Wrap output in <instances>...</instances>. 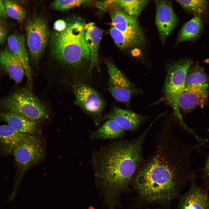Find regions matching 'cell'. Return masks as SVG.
<instances>
[{"label": "cell", "instance_id": "cell-1", "mask_svg": "<svg viewBox=\"0 0 209 209\" xmlns=\"http://www.w3.org/2000/svg\"><path fill=\"white\" fill-rule=\"evenodd\" d=\"M156 137L152 152L133 179L144 200L161 204L176 197L183 184L193 178L191 159L194 148L171 133L161 132Z\"/></svg>", "mask_w": 209, "mask_h": 209}, {"label": "cell", "instance_id": "cell-2", "mask_svg": "<svg viewBox=\"0 0 209 209\" xmlns=\"http://www.w3.org/2000/svg\"><path fill=\"white\" fill-rule=\"evenodd\" d=\"M153 123L134 139L113 143L93 154L96 179L109 209H115L144 160L143 145Z\"/></svg>", "mask_w": 209, "mask_h": 209}, {"label": "cell", "instance_id": "cell-3", "mask_svg": "<svg viewBox=\"0 0 209 209\" xmlns=\"http://www.w3.org/2000/svg\"><path fill=\"white\" fill-rule=\"evenodd\" d=\"M84 25L82 21L70 23L64 30L54 33L51 41V50L55 58L74 69L82 79L86 78L93 70L83 35Z\"/></svg>", "mask_w": 209, "mask_h": 209}, {"label": "cell", "instance_id": "cell-4", "mask_svg": "<svg viewBox=\"0 0 209 209\" xmlns=\"http://www.w3.org/2000/svg\"><path fill=\"white\" fill-rule=\"evenodd\" d=\"M2 111L20 115L39 123L48 116L45 105L32 93L30 88H21L0 100Z\"/></svg>", "mask_w": 209, "mask_h": 209}, {"label": "cell", "instance_id": "cell-5", "mask_svg": "<svg viewBox=\"0 0 209 209\" xmlns=\"http://www.w3.org/2000/svg\"><path fill=\"white\" fill-rule=\"evenodd\" d=\"M12 153L20 177L28 169L43 160L45 154L41 139L36 135L30 134L15 147Z\"/></svg>", "mask_w": 209, "mask_h": 209}, {"label": "cell", "instance_id": "cell-6", "mask_svg": "<svg viewBox=\"0 0 209 209\" xmlns=\"http://www.w3.org/2000/svg\"><path fill=\"white\" fill-rule=\"evenodd\" d=\"M192 64L189 59L181 58L172 61L166 67L164 91L169 102L176 111V114H179L177 99L185 87L187 72Z\"/></svg>", "mask_w": 209, "mask_h": 209}, {"label": "cell", "instance_id": "cell-7", "mask_svg": "<svg viewBox=\"0 0 209 209\" xmlns=\"http://www.w3.org/2000/svg\"><path fill=\"white\" fill-rule=\"evenodd\" d=\"M75 95V103L92 118L98 125L102 119L105 102L96 90L82 82L72 85Z\"/></svg>", "mask_w": 209, "mask_h": 209}, {"label": "cell", "instance_id": "cell-8", "mask_svg": "<svg viewBox=\"0 0 209 209\" xmlns=\"http://www.w3.org/2000/svg\"><path fill=\"white\" fill-rule=\"evenodd\" d=\"M25 28L30 59L35 64L47 44L50 35L48 27L44 19L36 17L26 22Z\"/></svg>", "mask_w": 209, "mask_h": 209}, {"label": "cell", "instance_id": "cell-9", "mask_svg": "<svg viewBox=\"0 0 209 209\" xmlns=\"http://www.w3.org/2000/svg\"><path fill=\"white\" fill-rule=\"evenodd\" d=\"M105 64L109 75L108 89L116 100L129 105L136 90L127 77L111 61L107 60Z\"/></svg>", "mask_w": 209, "mask_h": 209}, {"label": "cell", "instance_id": "cell-10", "mask_svg": "<svg viewBox=\"0 0 209 209\" xmlns=\"http://www.w3.org/2000/svg\"><path fill=\"white\" fill-rule=\"evenodd\" d=\"M154 1L156 8L155 23L160 39L164 43L179 23V20L170 1Z\"/></svg>", "mask_w": 209, "mask_h": 209}, {"label": "cell", "instance_id": "cell-11", "mask_svg": "<svg viewBox=\"0 0 209 209\" xmlns=\"http://www.w3.org/2000/svg\"><path fill=\"white\" fill-rule=\"evenodd\" d=\"M208 94V89L185 87L177 99L178 109H181L186 114L197 107H203L206 102Z\"/></svg>", "mask_w": 209, "mask_h": 209}, {"label": "cell", "instance_id": "cell-12", "mask_svg": "<svg viewBox=\"0 0 209 209\" xmlns=\"http://www.w3.org/2000/svg\"><path fill=\"white\" fill-rule=\"evenodd\" d=\"M146 119L142 116L130 110L115 107L102 119H112L115 121L125 131H133L138 129Z\"/></svg>", "mask_w": 209, "mask_h": 209}, {"label": "cell", "instance_id": "cell-13", "mask_svg": "<svg viewBox=\"0 0 209 209\" xmlns=\"http://www.w3.org/2000/svg\"><path fill=\"white\" fill-rule=\"evenodd\" d=\"M179 209H209V195L207 190L192 183L180 199Z\"/></svg>", "mask_w": 209, "mask_h": 209}, {"label": "cell", "instance_id": "cell-14", "mask_svg": "<svg viewBox=\"0 0 209 209\" xmlns=\"http://www.w3.org/2000/svg\"><path fill=\"white\" fill-rule=\"evenodd\" d=\"M111 14L113 27L128 35L145 40L143 30L136 19L116 7Z\"/></svg>", "mask_w": 209, "mask_h": 209}, {"label": "cell", "instance_id": "cell-15", "mask_svg": "<svg viewBox=\"0 0 209 209\" xmlns=\"http://www.w3.org/2000/svg\"><path fill=\"white\" fill-rule=\"evenodd\" d=\"M8 48L18 59L25 71L29 84L32 82L31 70L29 62V55L25 46L24 37L19 33L14 32L7 39Z\"/></svg>", "mask_w": 209, "mask_h": 209}, {"label": "cell", "instance_id": "cell-16", "mask_svg": "<svg viewBox=\"0 0 209 209\" xmlns=\"http://www.w3.org/2000/svg\"><path fill=\"white\" fill-rule=\"evenodd\" d=\"M84 40L89 49L92 69L96 67L99 70L98 54L103 30L93 22L85 24L83 30Z\"/></svg>", "mask_w": 209, "mask_h": 209}, {"label": "cell", "instance_id": "cell-17", "mask_svg": "<svg viewBox=\"0 0 209 209\" xmlns=\"http://www.w3.org/2000/svg\"><path fill=\"white\" fill-rule=\"evenodd\" d=\"M0 119L21 133L36 135L41 131L38 123L14 113L0 111Z\"/></svg>", "mask_w": 209, "mask_h": 209}, {"label": "cell", "instance_id": "cell-18", "mask_svg": "<svg viewBox=\"0 0 209 209\" xmlns=\"http://www.w3.org/2000/svg\"><path fill=\"white\" fill-rule=\"evenodd\" d=\"M0 65L16 84L20 83L26 75L20 62L8 47L0 51Z\"/></svg>", "mask_w": 209, "mask_h": 209}, {"label": "cell", "instance_id": "cell-19", "mask_svg": "<svg viewBox=\"0 0 209 209\" xmlns=\"http://www.w3.org/2000/svg\"><path fill=\"white\" fill-rule=\"evenodd\" d=\"M28 134L20 133L8 125H0V149L5 155L12 153L15 147Z\"/></svg>", "mask_w": 209, "mask_h": 209}, {"label": "cell", "instance_id": "cell-20", "mask_svg": "<svg viewBox=\"0 0 209 209\" xmlns=\"http://www.w3.org/2000/svg\"><path fill=\"white\" fill-rule=\"evenodd\" d=\"M148 1L144 0H111L105 1L102 3L104 9L112 6L136 19Z\"/></svg>", "mask_w": 209, "mask_h": 209}, {"label": "cell", "instance_id": "cell-21", "mask_svg": "<svg viewBox=\"0 0 209 209\" xmlns=\"http://www.w3.org/2000/svg\"><path fill=\"white\" fill-rule=\"evenodd\" d=\"M125 131L115 121L108 119L98 129L91 133L90 138L93 140L119 138L123 137Z\"/></svg>", "mask_w": 209, "mask_h": 209}, {"label": "cell", "instance_id": "cell-22", "mask_svg": "<svg viewBox=\"0 0 209 209\" xmlns=\"http://www.w3.org/2000/svg\"><path fill=\"white\" fill-rule=\"evenodd\" d=\"M203 24L201 17L194 16L185 23L178 34L176 43L193 40L198 37L202 30Z\"/></svg>", "mask_w": 209, "mask_h": 209}, {"label": "cell", "instance_id": "cell-23", "mask_svg": "<svg viewBox=\"0 0 209 209\" xmlns=\"http://www.w3.org/2000/svg\"><path fill=\"white\" fill-rule=\"evenodd\" d=\"M185 87H194L208 89L209 76L201 66L197 64L192 65L187 72Z\"/></svg>", "mask_w": 209, "mask_h": 209}, {"label": "cell", "instance_id": "cell-24", "mask_svg": "<svg viewBox=\"0 0 209 209\" xmlns=\"http://www.w3.org/2000/svg\"><path fill=\"white\" fill-rule=\"evenodd\" d=\"M110 34L117 46L124 50L131 46L142 44L145 40L129 36L112 27L110 30Z\"/></svg>", "mask_w": 209, "mask_h": 209}, {"label": "cell", "instance_id": "cell-25", "mask_svg": "<svg viewBox=\"0 0 209 209\" xmlns=\"http://www.w3.org/2000/svg\"><path fill=\"white\" fill-rule=\"evenodd\" d=\"M183 9L195 16L201 17L206 13L208 7L207 1L185 0L176 1Z\"/></svg>", "mask_w": 209, "mask_h": 209}, {"label": "cell", "instance_id": "cell-26", "mask_svg": "<svg viewBox=\"0 0 209 209\" xmlns=\"http://www.w3.org/2000/svg\"><path fill=\"white\" fill-rule=\"evenodd\" d=\"M6 12L8 16L21 22L24 19L25 10L17 2L11 0L3 1Z\"/></svg>", "mask_w": 209, "mask_h": 209}, {"label": "cell", "instance_id": "cell-27", "mask_svg": "<svg viewBox=\"0 0 209 209\" xmlns=\"http://www.w3.org/2000/svg\"><path fill=\"white\" fill-rule=\"evenodd\" d=\"M87 1L81 0H57L53 2L52 6L55 10L66 11L79 6Z\"/></svg>", "mask_w": 209, "mask_h": 209}, {"label": "cell", "instance_id": "cell-28", "mask_svg": "<svg viewBox=\"0 0 209 209\" xmlns=\"http://www.w3.org/2000/svg\"><path fill=\"white\" fill-rule=\"evenodd\" d=\"M7 28L3 20L0 19V46L4 43L7 34Z\"/></svg>", "mask_w": 209, "mask_h": 209}, {"label": "cell", "instance_id": "cell-29", "mask_svg": "<svg viewBox=\"0 0 209 209\" xmlns=\"http://www.w3.org/2000/svg\"><path fill=\"white\" fill-rule=\"evenodd\" d=\"M202 177L204 180L209 181V152L202 168Z\"/></svg>", "mask_w": 209, "mask_h": 209}, {"label": "cell", "instance_id": "cell-30", "mask_svg": "<svg viewBox=\"0 0 209 209\" xmlns=\"http://www.w3.org/2000/svg\"><path fill=\"white\" fill-rule=\"evenodd\" d=\"M65 21L62 19L56 21L53 25V28L56 32H60L64 30L67 26Z\"/></svg>", "mask_w": 209, "mask_h": 209}, {"label": "cell", "instance_id": "cell-31", "mask_svg": "<svg viewBox=\"0 0 209 209\" xmlns=\"http://www.w3.org/2000/svg\"><path fill=\"white\" fill-rule=\"evenodd\" d=\"M8 17L6 11L3 1L0 0V19L4 20L7 19Z\"/></svg>", "mask_w": 209, "mask_h": 209}]
</instances>
